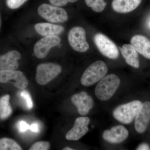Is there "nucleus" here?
<instances>
[{
  "label": "nucleus",
  "instance_id": "nucleus-29",
  "mask_svg": "<svg viewBox=\"0 0 150 150\" xmlns=\"http://www.w3.org/2000/svg\"><path fill=\"white\" fill-rule=\"evenodd\" d=\"M63 150H73V149H71V148L69 147H65L63 149Z\"/></svg>",
  "mask_w": 150,
  "mask_h": 150
},
{
  "label": "nucleus",
  "instance_id": "nucleus-8",
  "mask_svg": "<svg viewBox=\"0 0 150 150\" xmlns=\"http://www.w3.org/2000/svg\"><path fill=\"white\" fill-rule=\"evenodd\" d=\"M61 42L58 35L44 36L35 43L33 49L35 56L38 59L45 58L51 48L58 46Z\"/></svg>",
  "mask_w": 150,
  "mask_h": 150
},
{
  "label": "nucleus",
  "instance_id": "nucleus-20",
  "mask_svg": "<svg viewBox=\"0 0 150 150\" xmlns=\"http://www.w3.org/2000/svg\"><path fill=\"white\" fill-rule=\"evenodd\" d=\"M21 146L14 140L9 138L0 139V150H21Z\"/></svg>",
  "mask_w": 150,
  "mask_h": 150
},
{
  "label": "nucleus",
  "instance_id": "nucleus-30",
  "mask_svg": "<svg viewBox=\"0 0 150 150\" xmlns=\"http://www.w3.org/2000/svg\"><path fill=\"white\" fill-rule=\"evenodd\" d=\"M1 14H0V28H1Z\"/></svg>",
  "mask_w": 150,
  "mask_h": 150
},
{
  "label": "nucleus",
  "instance_id": "nucleus-17",
  "mask_svg": "<svg viewBox=\"0 0 150 150\" xmlns=\"http://www.w3.org/2000/svg\"><path fill=\"white\" fill-rule=\"evenodd\" d=\"M142 0H113L112 7L113 10L118 13H128L136 9L140 5Z\"/></svg>",
  "mask_w": 150,
  "mask_h": 150
},
{
  "label": "nucleus",
  "instance_id": "nucleus-6",
  "mask_svg": "<svg viewBox=\"0 0 150 150\" xmlns=\"http://www.w3.org/2000/svg\"><path fill=\"white\" fill-rule=\"evenodd\" d=\"M68 39L70 46L77 52L85 53L89 49L86 31L82 27L76 26L72 28L68 33Z\"/></svg>",
  "mask_w": 150,
  "mask_h": 150
},
{
  "label": "nucleus",
  "instance_id": "nucleus-2",
  "mask_svg": "<svg viewBox=\"0 0 150 150\" xmlns=\"http://www.w3.org/2000/svg\"><path fill=\"white\" fill-rule=\"evenodd\" d=\"M107 71V67L104 62L96 61L85 71L81 78V83L85 86L92 85L104 77Z\"/></svg>",
  "mask_w": 150,
  "mask_h": 150
},
{
  "label": "nucleus",
  "instance_id": "nucleus-23",
  "mask_svg": "<svg viewBox=\"0 0 150 150\" xmlns=\"http://www.w3.org/2000/svg\"><path fill=\"white\" fill-rule=\"evenodd\" d=\"M28 0H6V5L9 8L16 9L20 7Z\"/></svg>",
  "mask_w": 150,
  "mask_h": 150
},
{
  "label": "nucleus",
  "instance_id": "nucleus-7",
  "mask_svg": "<svg viewBox=\"0 0 150 150\" xmlns=\"http://www.w3.org/2000/svg\"><path fill=\"white\" fill-rule=\"evenodd\" d=\"M94 41L100 52L108 59H116L119 55V50L115 43L107 36L101 33H97Z\"/></svg>",
  "mask_w": 150,
  "mask_h": 150
},
{
  "label": "nucleus",
  "instance_id": "nucleus-28",
  "mask_svg": "<svg viewBox=\"0 0 150 150\" xmlns=\"http://www.w3.org/2000/svg\"><path fill=\"white\" fill-rule=\"evenodd\" d=\"M29 129L31 131L34 132H37L38 131V125L36 123L32 124L31 126H30Z\"/></svg>",
  "mask_w": 150,
  "mask_h": 150
},
{
  "label": "nucleus",
  "instance_id": "nucleus-10",
  "mask_svg": "<svg viewBox=\"0 0 150 150\" xmlns=\"http://www.w3.org/2000/svg\"><path fill=\"white\" fill-rule=\"evenodd\" d=\"M90 122V120L88 117L77 118L73 128L66 134V139L69 141L79 140L88 132V125Z\"/></svg>",
  "mask_w": 150,
  "mask_h": 150
},
{
  "label": "nucleus",
  "instance_id": "nucleus-9",
  "mask_svg": "<svg viewBox=\"0 0 150 150\" xmlns=\"http://www.w3.org/2000/svg\"><path fill=\"white\" fill-rule=\"evenodd\" d=\"M10 82L21 89L26 88L28 84L27 79L21 71L16 70L0 71V83Z\"/></svg>",
  "mask_w": 150,
  "mask_h": 150
},
{
  "label": "nucleus",
  "instance_id": "nucleus-19",
  "mask_svg": "<svg viewBox=\"0 0 150 150\" xmlns=\"http://www.w3.org/2000/svg\"><path fill=\"white\" fill-rule=\"evenodd\" d=\"M9 100V95H6L0 98V119L1 120L8 118L12 112Z\"/></svg>",
  "mask_w": 150,
  "mask_h": 150
},
{
  "label": "nucleus",
  "instance_id": "nucleus-21",
  "mask_svg": "<svg viewBox=\"0 0 150 150\" xmlns=\"http://www.w3.org/2000/svg\"><path fill=\"white\" fill-rule=\"evenodd\" d=\"M85 1L87 6L91 8L92 10L96 12H101L107 5L104 0H85Z\"/></svg>",
  "mask_w": 150,
  "mask_h": 150
},
{
  "label": "nucleus",
  "instance_id": "nucleus-5",
  "mask_svg": "<svg viewBox=\"0 0 150 150\" xmlns=\"http://www.w3.org/2000/svg\"><path fill=\"white\" fill-rule=\"evenodd\" d=\"M62 71V67L58 64L53 63L40 64L36 69L35 80L38 84L45 85L58 76Z\"/></svg>",
  "mask_w": 150,
  "mask_h": 150
},
{
  "label": "nucleus",
  "instance_id": "nucleus-3",
  "mask_svg": "<svg viewBox=\"0 0 150 150\" xmlns=\"http://www.w3.org/2000/svg\"><path fill=\"white\" fill-rule=\"evenodd\" d=\"M142 105V102L138 100L121 105L114 110L113 116L120 123L129 124L136 118Z\"/></svg>",
  "mask_w": 150,
  "mask_h": 150
},
{
  "label": "nucleus",
  "instance_id": "nucleus-15",
  "mask_svg": "<svg viewBox=\"0 0 150 150\" xmlns=\"http://www.w3.org/2000/svg\"><path fill=\"white\" fill-rule=\"evenodd\" d=\"M35 31L41 36L58 35L64 32V28L59 25L50 23H40L34 25Z\"/></svg>",
  "mask_w": 150,
  "mask_h": 150
},
{
  "label": "nucleus",
  "instance_id": "nucleus-4",
  "mask_svg": "<svg viewBox=\"0 0 150 150\" xmlns=\"http://www.w3.org/2000/svg\"><path fill=\"white\" fill-rule=\"evenodd\" d=\"M38 13L42 18L51 23H63L68 20V14L64 8L52 4L40 5L38 8Z\"/></svg>",
  "mask_w": 150,
  "mask_h": 150
},
{
  "label": "nucleus",
  "instance_id": "nucleus-11",
  "mask_svg": "<svg viewBox=\"0 0 150 150\" xmlns=\"http://www.w3.org/2000/svg\"><path fill=\"white\" fill-rule=\"evenodd\" d=\"M71 101L77 108L78 112L81 115H87L93 107V99L84 91L74 95Z\"/></svg>",
  "mask_w": 150,
  "mask_h": 150
},
{
  "label": "nucleus",
  "instance_id": "nucleus-24",
  "mask_svg": "<svg viewBox=\"0 0 150 150\" xmlns=\"http://www.w3.org/2000/svg\"><path fill=\"white\" fill-rule=\"evenodd\" d=\"M21 96L25 100L28 108L30 109L32 108L33 106V102L29 93L26 91H23L22 92Z\"/></svg>",
  "mask_w": 150,
  "mask_h": 150
},
{
  "label": "nucleus",
  "instance_id": "nucleus-25",
  "mask_svg": "<svg viewBox=\"0 0 150 150\" xmlns=\"http://www.w3.org/2000/svg\"><path fill=\"white\" fill-rule=\"evenodd\" d=\"M51 4L57 6L62 7L67 5L69 3L76 2L78 0H49Z\"/></svg>",
  "mask_w": 150,
  "mask_h": 150
},
{
  "label": "nucleus",
  "instance_id": "nucleus-13",
  "mask_svg": "<svg viewBox=\"0 0 150 150\" xmlns=\"http://www.w3.org/2000/svg\"><path fill=\"white\" fill-rule=\"evenodd\" d=\"M129 131L124 126L118 125L106 130L103 134V138L111 144H119L125 141L129 136Z\"/></svg>",
  "mask_w": 150,
  "mask_h": 150
},
{
  "label": "nucleus",
  "instance_id": "nucleus-14",
  "mask_svg": "<svg viewBox=\"0 0 150 150\" xmlns=\"http://www.w3.org/2000/svg\"><path fill=\"white\" fill-rule=\"evenodd\" d=\"M21 58L20 53L16 50L0 55V71L16 70L18 68V61Z\"/></svg>",
  "mask_w": 150,
  "mask_h": 150
},
{
  "label": "nucleus",
  "instance_id": "nucleus-18",
  "mask_svg": "<svg viewBox=\"0 0 150 150\" xmlns=\"http://www.w3.org/2000/svg\"><path fill=\"white\" fill-rule=\"evenodd\" d=\"M121 54L128 65L138 69L140 67L139 55L131 44H125L120 47Z\"/></svg>",
  "mask_w": 150,
  "mask_h": 150
},
{
  "label": "nucleus",
  "instance_id": "nucleus-27",
  "mask_svg": "<svg viewBox=\"0 0 150 150\" xmlns=\"http://www.w3.org/2000/svg\"><path fill=\"white\" fill-rule=\"evenodd\" d=\"M137 150H149L150 146L147 143H142L137 147Z\"/></svg>",
  "mask_w": 150,
  "mask_h": 150
},
{
  "label": "nucleus",
  "instance_id": "nucleus-1",
  "mask_svg": "<svg viewBox=\"0 0 150 150\" xmlns=\"http://www.w3.org/2000/svg\"><path fill=\"white\" fill-rule=\"evenodd\" d=\"M120 79L116 75L111 74L102 78L96 87L95 92L98 99L106 101L111 98L120 84Z\"/></svg>",
  "mask_w": 150,
  "mask_h": 150
},
{
  "label": "nucleus",
  "instance_id": "nucleus-26",
  "mask_svg": "<svg viewBox=\"0 0 150 150\" xmlns=\"http://www.w3.org/2000/svg\"><path fill=\"white\" fill-rule=\"evenodd\" d=\"M17 126L19 131L21 132H24L28 129H29V125L24 121H19Z\"/></svg>",
  "mask_w": 150,
  "mask_h": 150
},
{
  "label": "nucleus",
  "instance_id": "nucleus-12",
  "mask_svg": "<svg viewBox=\"0 0 150 150\" xmlns=\"http://www.w3.org/2000/svg\"><path fill=\"white\" fill-rule=\"evenodd\" d=\"M150 121V102L146 101L142 106L135 119V128L139 134L145 132Z\"/></svg>",
  "mask_w": 150,
  "mask_h": 150
},
{
  "label": "nucleus",
  "instance_id": "nucleus-16",
  "mask_svg": "<svg viewBox=\"0 0 150 150\" xmlns=\"http://www.w3.org/2000/svg\"><path fill=\"white\" fill-rule=\"evenodd\" d=\"M131 43L137 52L150 59V40L148 38L144 35H136L131 38Z\"/></svg>",
  "mask_w": 150,
  "mask_h": 150
},
{
  "label": "nucleus",
  "instance_id": "nucleus-22",
  "mask_svg": "<svg viewBox=\"0 0 150 150\" xmlns=\"http://www.w3.org/2000/svg\"><path fill=\"white\" fill-rule=\"evenodd\" d=\"M50 147V144L48 142H39L34 143L30 148V150H48Z\"/></svg>",
  "mask_w": 150,
  "mask_h": 150
}]
</instances>
